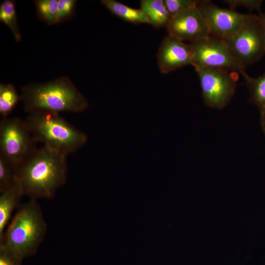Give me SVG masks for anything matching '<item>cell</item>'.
<instances>
[{
	"label": "cell",
	"mask_w": 265,
	"mask_h": 265,
	"mask_svg": "<svg viewBox=\"0 0 265 265\" xmlns=\"http://www.w3.org/2000/svg\"><path fill=\"white\" fill-rule=\"evenodd\" d=\"M20 100L28 113L37 111L78 113L89 104L71 80L62 77L42 83H30L21 88Z\"/></svg>",
	"instance_id": "2"
},
{
	"label": "cell",
	"mask_w": 265,
	"mask_h": 265,
	"mask_svg": "<svg viewBox=\"0 0 265 265\" xmlns=\"http://www.w3.org/2000/svg\"><path fill=\"white\" fill-rule=\"evenodd\" d=\"M0 21L11 31L16 41L22 39L17 18L15 1L5 0L0 5Z\"/></svg>",
	"instance_id": "16"
},
{
	"label": "cell",
	"mask_w": 265,
	"mask_h": 265,
	"mask_svg": "<svg viewBox=\"0 0 265 265\" xmlns=\"http://www.w3.org/2000/svg\"><path fill=\"white\" fill-rule=\"evenodd\" d=\"M23 260L9 250L0 247V265H22Z\"/></svg>",
	"instance_id": "22"
},
{
	"label": "cell",
	"mask_w": 265,
	"mask_h": 265,
	"mask_svg": "<svg viewBox=\"0 0 265 265\" xmlns=\"http://www.w3.org/2000/svg\"><path fill=\"white\" fill-rule=\"evenodd\" d=\"M230 8L235 10L238 6H243L251 10L256 9L261 12L260 8L263 3L262 0H224Z\"/></svg>",
	"instance_id": "23"
},
{
	"label": "cell",
	"mask_w": 265,
	"mask_h": 265,
	"mask_svg": "<svg viewBox=\"0 0 265 265\" xmlns=\"http://www.w3.org/2000/svg\"><path fill=\"white\" fill-rule=\"evenodd\" d=\"M58 23L67 21L75 13L76 0H58Z\"/></svg>",
	"instance_id": "21"
},
{
	"label": "cell",
	"mask_w": 265,
	"mask_h": 265,
	"mask_svg": "<svg viewBox=\"0 0 265 265\" xmlns=\"http://www.w3.org/2000/svg\"><path fill=\"white\" fill-rule=\"evenodd\" d=\"M194 69L216 68L235 71L241 75L245 68L230 53L225 41L210 35L191 43Z\"/></svg>",
	"instance_id": "8"
},
{
	"label": "cell",
	"mask_w": 265,
	"mask_h": 265,
	"mask_svg": "<svg viewBox=\"0 0 265 265\" xmlns=\"http://www.w3.org/2000/svg\"><path fill=\"white\" fill-rule=\"evenodd\" d=\"M167 10L172 17L190 8L197 6L200 0H163Z\"/></svg>",
	"instance_id": "20"
},
{
	"label": "cell",
	"mask_w": 265,
	"mask_h": 265,
	"mask_svg": "<svg viewBox=\"0 0 265 265\" xmlns=\"http://www.w3.org/2000/svg\"><path fill=\"white\" fill-rule=\"evenodd\" d=\"M195 70L199 79L204 104L210 107L224 108L235 93L238 73L216 68Z\"/></svg>",
	"instance_id": "7"
},
{
	"label": "cell",
	"mask_w": 265,
	"mask_h": 265,
	"mask_svg": "<svg viewBox=\"0 0 265 265\" xmlns=\"http://www.w3.org/2000/svg\"><path fill=\"white\" fill-rule=\"evenodd\" d=\"M101 3L113 14L127 22L150 24L149 19L140 9L132 8L114 0H101Z\"/></svg>",
	"instance_id": "15"
},
{
	"label": "cell",
	"mask_w": 265,
	"mask_h": 265,
	"mask_svg": "<svg viewBox=\"0 0 265 265\" xmlns=\"http://www.w3.org/2000/svg\"><path fill=\"white\" fill-rule=\"evenodd\" d=\"M25 120L2 118L0 121V156L15 169L38 148Z\"/></svg>",
	"instance_id": "5"
},
{
	"label": "cell",
	"mask_w": 265,
	"mask_h": 265,
	"mask_svg": "<svg viewBox=\"0 0 265 265\" xmlns=\"http://www.w3.org/2000/svg\"><path fill=\"white\" fill-rule=\"evenodd\" d=\"M15 182V169L8 161L0 156V192L9 188Z\"/></svg>",
	"instance_id": "19"
},
{
	"label": "cell",
	"mask_w": 265,
	"mask_h": 265,
	"mask_svg": "<svg viewBox=\"0 0 265 265\" xmlns=\"http://www.w3.org/2000/svg\"><path fill=\"white\" fill-rule=\"evenodd\" d=\"M258 16L261 20V22L263 25L265 35V13H262L261 11L259 12Z\"/></svg>",
	"instance_id": "24"
},
{
	"label": "cell",
	"mask_w": 265,
	"mask_h": 265,
	"mask_svg": "<svg viewBox=\"0 0 265 265\" xmlns=\"http://www.w3.org/2000/svg\"><path fill=\"white\" fill-rule=\"evenodd\" d=\"M192 45L168 34L161 41L157 57L158 65L163 74L191 65Z\"/></svg>",
	"instance_id": "11"
},
{
	"label": "cell",
	"mask_w": 265,
	"mask_h": 265,
	"mask_svg": "<svg viewBox=\"0 0 265 265\" xmlns=\"http://www.w3.org/2000/svg\"><path fill=\"white\" fill-rule=\"evenodd\" d=\"M46 231L41 208L37 200L30 199L18 207L0 239V247L23 260L36 254Z\"/></svg>",
	"instance_id": "3"
},
{
	"label": "cell",
	"mask_w": 265,
	"mask_h": 265,
	"mask_svg": "<svg viewBox=\"0 0 265 265\" xmlns=\"http://www.w3.org/2000/svg\"><path fill=\"white\" fill-rule=\"evenodd\" d=\"M0 193V239L3 237L12 212L19 206L22 197L24 196L21 188L16 182Z\"/></svg>",
	"instance_id": "12"
},
{
	"label": "cell",
	"mask_w": 265,
	"mask_h": 265,
	"mask_svg": "<svg viewBox=\"0 0 265 265\" xmlns=\"http://www.w3.org/2000/svg\"><path fill=\"white\" fill-rule=\"evenodd\" d=\"M234 57L244 67L265 54V35L258 15L252 17L235 34L224 40Z\"/></svg>",
	"instance_id": "6"
},
{
	"label": "cell",
	"mask_w": 265,
	"mask_h": 265,
	"mask_svg": "<svg viewBox=\"0 0 265 265\" xmlns=\"http://www.w3.org/2000/svg\"><path fill=\"white\" fill-rule=\"evenodd\" d=\"M20 96L14 85L0 84V114L2 118L8 117L15 107Z\"/></svg>",
	"instance_id": "17"
},
{
	"label": "cell",
	"mask_w": 265,
	"mask_h": 265,
	"mask_svg": "<svg viewBox=\"0 0 265 265\" xmlns=\"http://www.w3.org/2000/svg\"><path fill=\"white\" fill-rule=\"evenodd\" d=\"M140 9L155 28L166 27L171 18L163 0H141Z\"/></svg>",
	"instance_id": "14"
},
{
	"label": "cell",
	"mask_w": 265,
	"mask_h": 265,
	"mask_svg": "<svg viewBox=\"0 0 265 265\" xmlns=\"http://www.w3.org/2000/svg\"><path fill=\"white\" fill-rule=\"evenodd\" d=\"M39 17L48 25L58 23V0H34Z\"/></svg>",
	"instance_id": "18"
},
{
	"label": "cell",
	"mask_w": 265,
	"mask_h": 265,
	"mask_svg": "<svg viewBox=\"0 0 265 265\" xmlns=\"http://www.w3.org/2000/svg\"><path fill=\"white\" fill-rule=\"evenodd\" d=\"M241 75L250 94L249 101L259 110L261 126L265 135V73L258 78L251 77L245 72Z\"/></svg>",
	"instance_id": "13"
},
{
	"label": "cell",
	"mask_w": 265,
	"mask_h": 265,
	"mask_svg": "<svg viewBox=\"0 0 265 265\" xmlns=\"http://www.w3.org/2000/svg\"><path fill=\"white\" fill-rule=\"evenodd\" d=\"M36 142L66 156L83 147L87 140V134L69 123L59 113L37 111L25 119Z\"/></svg>",
	"instance_id": "4"
},
{
	"label": "cell",
	"mask_w": 265,
	"mask_h": 265,
	"mask_svg": "<svg viewBox=\"0 0 265 265\" xmlns=\"http://www.w3.org/2000/svg\"><path fill=\"white\" fill-rule=\"evenodd\" d=\"M66 155L42 146L15 170V182L30 199H49L67 179Z\"/></svg>",
	"instance_id": "1"
},
{
	"label": "cell",
	"mask_w": 265,
	"mask_h": 265,
	"mask_svg": "<svg viewBox=\"0 0 265 265\" xmlns=\"http://www.w3.org/2000/svg\"><path fill=\"white\" fill-rule=\"evenodd\" d=\"M197 7L207 23L211 35L223 40L235 34L253 15L220 8L207 0H200Z\"/></svg>",
	"instance_id": "9"
},
{
	"label": "cell",
	"mask_w": 265,
	"mask_h": 265,
	"mask_svg": "<svg viewBox=\"0 0 265 265\" xmlns=\"http://www.w3.org/2000/svg\"><path fill=\"white\" fill-rule=\"evenodd\" d=\"M166 28L168 35L191 43L211 35L207 23L197 6L172 16Z\"/></svg>",
	"instance_id": "10"
}]
</instances>
